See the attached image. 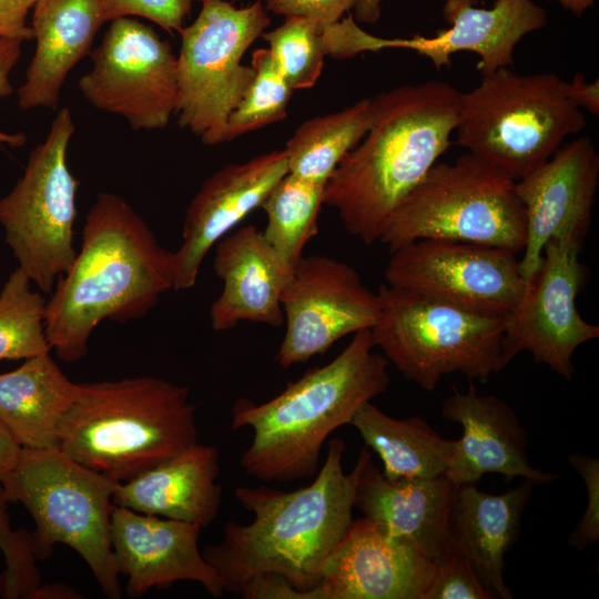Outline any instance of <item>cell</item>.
Segmentation results:
<instances>
[{"instance_id": "cell-42", "label": "cell", "mask_w": 599, "mask_h": 599, "mask_svg": "<svg viewBox=\"0 0 599 599\" xmlns=\"http://www.w3.org/2000/svg\"><path fill=\"white\" fill-rule=\"evenodd\" d=\"M572 100L579 108L587 109L591 114L599 113V84L598 80L589 82L582 73H576L569 82Z\"/></svg>"}, {"instance_id": "cell-41", "label": "cell", "mask_w": 599, "mask_h": 599, "mask_svg": "<svg viewBox=\"0 0 599 599\" xmlns=\"http://www.w3.org/2000/svg\"><path fill=\"white\" fill-rule=\"evenodd\" d=\"M38 0H0V39H33L28 14Z\"/></svg>"}, {"instance_id": "cell-34", "label": "cell", "mask_w": 599, "mask_h": 599, "mask_svg": "<svg viewBox=\"0 0 599 599\" xmlns=\"http://www.w3.org/2000/svg\"><path fill=\"white\" fill-rule=\"evenodd\" d=\"M10 500L0 484V550L4 569L0 575V596L4 599H34L41 587L39 560L32 534L12 529L8 512Z\"/></svg>"}, {"instance_id": "cell-37", "label": "cell", "mask_w": 599, "mask_h": 599, "mask_svg": "<svg viewBox=\"0 0 599 599\" xmlns=\"http://www.w3.org/2000/svg\"><path fill=\"white\" fill-rule=\"evenodd\" d=\"M569 463L580 475L587 491L585 512L569 544L577 550H583L599 539V459L573 453L569 456Z\"/></svg>"}, {"instance_id": "cell-8", "label": "cell", "mask_w": 599, "mask_h": 599, "mask_svg": "<svg viewBox=\"0 0 599 599\" xmlns=\"http://www.w3.org/2000/svg\"><path fill=\"white\" fill-rule=\"evenodd\" d=\"M423 238L521 252L526 220L515 181L470 153L435 163L395 210L379 242L393 252Z\"/></svg>"}, {"instance_id": "cell-38", "label": "cell", "mask_w": 599, "mask_h": 599, "mask_svg": "<svg viewBox=\"0 0 599 599\" xmlns=\"http://www.w3.org/2000/svg\"><path fill=\"white\" fill-rule=\"evenodd\" d=\"M358 0H265L266 9L285 18L297 17L325 28L341 20Z\"/></svg>"}, {"instance_id": "cell-36", "label": "cell", "mask_w": 599, "mask_h": 599, "mask_svg": "<svg viewBox=\"0 0 599 599\" xmlns=\"http://www.w3.org/2000/svg\"><path fill=\"white\" fill-rule=\"evenodd\" d=\"M201 0H101L105 22L118 18L146 19L167 32L177 31L191 12L192 4Z\"/></svg>"}, {"instance_id": "cell-15", "label": "cell", "mask_w": 599, "mask_h": 599, "mask_svg": "<svg viewBox=\"0 0 599 599\" xmlns=\"http://www.w3.org/2000/svg\"><path fill=\"white\" fill-rule=\"evenodd\" d=\"M285 334L276 354L283 368L304 364L341 338L370 329L379 300L358 272L326 255L303 256L281 296Z\"/></svg>"}, {"instance_id": "cell-30", "label": "cell", "mask_w": 599, "mask_h": 599, "mask_svg": "<svg viewBox=\"0 0 599 599\" xmlns=\"http://www.w3.org/2000/svg\"><path fill=\"white\" fill-rule=\"evenodd\" d=\"M372 99L301 124L286 143L293 175L325 184L341 161L362 141L373 122Z\"/></svg>"}, {"instance_id": "cell-7", "label": "cell", "mask_w": 599, "mask_h": 599, "mask_svg": "<svg viewBox=\"0 0 599 599\" xmlns=\"http://www.w3.org/2000/svg\"><path fill=\"white\" fill-rule=\"evenodd\" d=\"M10 501L31 515L39 559L54 545L77 551L103 593L121 598L111 547L112 497L119 483L73 460L58 448H22L18 463L1 483Z\"/></svg>"}, {"instance_id": "cell-33", "label": "cell", "mask_w": 599, "mask_h": 599, "mask_svg": "<svg viewBox=\"0 0 599 599\" xmlns=\"http://www.w3.org/2000/svg\"><path fill=\"white\" fill-rule=\"evenodd\" d=\"M251 65L255 71L254 79L227 119L224 142L283 121L286 116L294 90L268 48L253 51Z\"/></svg>"}, {"instance_id": "cell-46", "label": "cell", "mask_w": 599, "mask_h": 599, "mask_svg": "<svg viewBox=\"0 0 599 599\" xmlns=\"http://www.w3.org/2000/svg\"><path fill=\"white\" fill-rule=\"evenodd\" d=\"M575 16H581L596 0H556Z\"/></svg>"}, {"instance_id": "cell-43", "label": "cell", "mask_w": 599, "mask_h": 599, "mask_svg": "<svg viewBox=\"0 0 599 599\" xmlns=\"http://www.w3.org/2000/svg\"><path fill=\"white\" fill-rule=\"evenodd\" d=\"M21 450V445L0 420V484L17 465Z\"/></svg>"}, {"instance_id": "cell-3", "label": "cell", "mask_w": 599, "mask_h": 599, "mask_svg": "<svg viewBox=\"0 0 599 599\" xmlns=\"http://www.w3.org/2000/svg\"><path fill=\"white\" fill-rule=\"evenodd\" d=\"M460 92L448 82L404 84L372 99L373 122L325 185L324 204L365 244L450 146Z\"/></svg>"}, {"instance_id": "cell-40", "label": "cell", "mask_w": 599, "mask_h": 599, "mask_svg": "<svg viewBox=\"0 0 599 599\" xmlns=\"http://www.w3.org/2000/svg\"><path fill=\"white\" fill-rule=\"evenodd\" d=\"M22 43L23 41L19 39H0V98L10 95L12 92L10 74L21 55ZM26 142L27 135L24 133H10L0 129V144L19 148Z\"/></svg>"}, {"instance_id": "cell-22", "label": "cell", "mask_w": 599, "mask_h": 599, "mask_svg": "<svg viewBox=\"0 0 599 599\" xmlns=\"http://www.w3.org/2000/svg\"><path fill=\"white\" fill-rule=\"evenodd\" d=\"M458 489L446 475L387 478L370 454L357 479L354 508L435 561L450 546L449 520Z\"/></svg>"}, {"instance_id": "cell-27", "label": "cell", "mask_w": 599, "mask_h": 599, "mask_svg": "<svg viewBox=\"0 0 599 599\" xmlns=\"http://www.w3.org/2000/svg\"><path fill=\"white\" fill-rule=\"evenodd\" d=\"M77 390L78 383L63 374L50 353L27 358L0 374V420L22 448H57L60 423Z\"/></svg>"}, {"instance_id": "cell-17", "label": "cell", "mask_w": 599, "mask_h": 599, "mask_svg": "<svg viewBox=\"0 0 599 599\" xmlns=\"http://www.w3.org/2000/svg\"><path fill=\"white\" fill-rule=\"evenodd\" d=\"M434 561L384 526L359 518L326 560L315 599H423Z\"/></svg>"}, {"instance_id": "cell-12", "label": "cell", "mask_w": 599, "mask_h": 599, "mask_svg": "<svg viewBox=\"0 0 599 599\" xmlns=\"http://www.w3.org/2000/svg\"><path fill=\"white\" fill-rule=\"evenodd\" d=\"M92 68L79 82L95 109L123 118L133 130H161L177 106L176 55L169 41L132 17L110 21L92 49Z\"/></svg>"}, {"instance_id": "cell-4", "label": "cell", "mask_w": 599, "mask_h": 599, "mask_svg": "<svg viewBox=\"0 0 599 599\" xmlns=\"http://www.w3.org/2000/svg\"><path fill=\"white\" fill-rule=\"evenodd\" d=\"M375 348L370 329L357 332L334 359L273 398L262 404L237 399L231 427L252 430L240 461L243 471L264 483L312 478L329 435L389 387L388 361Z\"/></svg>"}, {"instance_id": "cell-5", "label": "cell", "mask_w": 599, "mask_h": 599, "mask_svg": "<svg viewBox=\"0 0 599 599\" xmlns=\"http://www.w3.org/2000/svg\"><path fill=\"white\" fill-rule=\"evenodd\" d=\"M197 441L187 387L140 376L78 383L57 448L122 484Z\"/></svg>"}, {"instance_id": "cell-45", "label": "cell", "mask_w": 599, "mask_h": 599, "mask_svg": "<svg viewBox=\"0 0 599 599\" xmlns=\"http://www.w3.org/2000/svg\"><path fill=\"white\" fill-rule=\"evenodd\" d=\"M77 592L61 585H45L41 586L35 593L34 598H77Z\"/></svg>"}, {"instance_id": "cell-10", "label": "cell", "mask_w": 599, "mask_h": 599, "mask_svg": "<svg viewBox=\"0 0 599 599\" xmlns=\"http://www.w3.org/2000/svg\"><path fill=\"white\" fill-rule=\"evenodd\" d=\"M75 131L69 108L58 110L45 139L31 152L22 176L0 199V224L13 256L41 293L73 264L79 180L67 153Z\"/></svg>"}, {"instance_id": "cell-11", "label": "cell", "mask_w": 599, "mask_h": 599, "mask_svg": "<svg viewBox=\"0 0 599 599\" xmlns=\"http://www.w3.org/2000/svg\"><path fill=\"white\" fill-rule=\"evenodd\" d=\"M195 20L180 31L176 55L177 123L206 145L224 142L230 114L255 71L241 61L270 26L260 0L235 8L226 0H201Z\"/></svg>"}, {"instance_id": "cell-1", "label": "cell", "mask_w": 599, "mask_h": 599, "mask_svg": "<svg viewBox=\"0 0 599 599\" xmlns=\"http://www.w3.org/2000/svg\"><path fill=\"white\" fill-rule=\"evenodd\" d=\"M344 453L341 438L329 439L314 480L293 491L235 488L234 497L253 515L252 521L225 522L221 541L202 550L224 592L238 596L251 578L276 573L315 599L323 567L353 521L357 479L372 454L363 447L353 469L345 473Z\"/></svg>"}, {"instance_id": "cell-24", "label": "cell", "mask_w": 599, "mask_h": 599, "mask_svg": "<svg viewBox=\"0 0 599 599\" xmlns=\"http://www.w3.org/2000/svg\"><path fill=\"white\" fill-rule=\"evenodd\" d=\"M220 453L194 443L133 479L119 484L112 502L141 514L200 526L211 525L222 506Z\"/></svg>"}, {"instance_id": "cell-14", "label": "cell", "mask_w": 599, "mask_h": 599, "mask_svg": "<svg viewBox=\"0 0 599 599\" xmlns=\"http://www.w3.org/2000/svg\"><path fill=\"white\" fill-rule=\"evenodd\" d=\"M390 253L387 285L475 314L506 316L527 284L516 253L506 248L423 238Z\"/></svg>"}, {"instance_id": "cell-9", "label": "cell", "mask_w": 599, "mask_h": 599, "mask_svg": "<svg viewBox=\"0 0 599 599\" xmlns=\"http://www.w3.org/2000/svg\"><path fill=\"white\" fill-rule=\"evenodd\" d=\"M379 315L370 328L375 347L422 389H436L459 373L487 380L502 370V317L460 309L416 293L382 285Z\"/></svg>"}, {"instance_id": "cell-39", "label": "cell", "mask_w": 599, "mask_h": 599, "mask_svg": "<svg viewBox=\"0 0 599 599\" xmlns=\"http://www.w3.org/2000/svg\"><path fill=\"white\" fill-rule=\"evenodd\" d=\"M238 597L244 599H308V596L276 573H261L244 583Z\"/></svg>"}, {"instance_id": "cell-25", "label": "cell", "mask_w": 599, "mask_h": 599, "mask_svg": "<svg viewBox=\"0 0 599 599\" xmlns=\"http://www.w3.org/2000/svg\"><path fill=\"white\" fill-rule=\"evenodd\" d=\"M103 23L101 0H38L30 24L35 49L17 91L22 110L58 108L65 79L91 53Z\"/></svg>"}, {"instance_id": "cell-2", "label": "cell", "mask_w": 599, "mask_h": 599, "mask_svg": "<svg viewBox=\"0 0 599 599\" xmlns=\"http://www.w3.org/2000/svg\"><path fill=\"white\" fill-rule=\"evenodd\" d=\"M169 290L172 252L123 197L101 192L87 215L73 264L47 301L48 344L62 362H78L102 321L141 318Z\"/></svg>"}, {"instance_id": "cell-13", "label": "cell", "mask_w": 599, "mask_h": 599, "mask_svg": "<svg viewBox=\"0 0 599 599\" xmlns=\"http://www.w3.org/2000/svg\"><path fill=\"white\" fill-rule=\"evenodd\" d=\"M585 236L569 231L548 241L542 262L526 288L502 317V358L507 366L520 352L571 380L572 357L581 345L599 337V326L578 311L577 295L585 277L579 253Z\"/></svg>"}, {"instance_id": "cell-31", "label": "cell", "mask_w": 599, "mask_h": 599, "mask_svg": "<svg viewBox=\"0 0 599 599\" xmlns=\"http://www.w3.org/2000/svg\"><path fill=\"white\" fill-rule=\"evenodd\" d=\"M325 184L285 174L271 190L261 207L267 216L262 231L278 257L294 270L306 244L318 234V216Z\"/></svg>"}, {"instance_id": "cell-20", "label": "cell", "mask_w": 599, "mask_h": 599, "mask_svg": "<svg viewBox=\"0 0 599 599\" xmlns=\"http://www.w3.org/2000/svg\"><path fill=\"white\" fill-rule=\"evenodd\" d=\"M440 413L463 428L445 474L456 484H475L486 474H500L508 481L521 477L535 484L557 478L530 465L528 433L512 407L497 396L478 393L471 380L465 392L453 386Z\"/></svg>"}, {"instance_id": "cell-23", "label": "cell", "mask_w": 599, "mask_h": 599, "mask_svg": "<svg viewBox=\"0 0 599 599\" xmlns=\"http://www.w3.org/2000/svg\"><path fill=\"white\" fill-rule=\"evenodd\" d=\"M214 246L213 267L223 290L210 308L212 328L229 331L242 322L282 326L281 296L294 270L273 251L262 231L248 224Z\"/></svg>"}, {"instance_id": "cell-19", "label": "cell", "mask_w": 599, "mask_h": 599, "mask_svg": "<svg viewBox=\"0 0 599 599\" xmlns=\"http://www.w3.org/2000/svg\"><path fill=\"white\" fill-rule=\"evenodd\" d=\"M196 525L141 514L113 504L111 547L114 567L126 578V595L138 598L176 581L200 583L212 597L225 592L199 548Z\"/></svg>"}, {"instance_id": "cell-18", "label": "cell", "mask_w": 599, "mask_h": 599, "mask_svg": "<svg viewBox=\"0 0 599 599\" xmlns=\"http://www.w3.org/2000/svg\"><path fill=\"white\" fill-rule=\"evenodd\" d=\"M286 151L223 166L201 185L185 214L182 243L172 252L173 290L192 288L207 252L256 207L287 174Z\"/></svg>"}, {"instance_id": "cell-16", "label": "cell", "mask_w": 599, "mask_h": 599, "mask_svg": "<svg viewBox=\"0 0 599 599\" xmlns=\"http://www.w3.org/2000/svg\"><path fill=\"white\" fill-rule=\"evenodd\" d=\"M599 183V155L590 138L562 144L545 163L515 182L525 210L526 241L519 266L528 281L550 238L573 231L586 236Z\"/></svg>"}, {"instance_id": "cell-44", "label": "cell", "mask_w": 599, "mask_h": 599, "mask_svg": "<svg viewBox=\"0 0 599 599\" xmlns=\"http://www.w3.org/2000/svg\"><path fill=\"white\" fill-rule=\"evenodd\" d=\"M380 2L382 0H358L355 4L356 18L359 21L374 23L379 17Z\"/></svg>"}, {"instance_id": "cell-28", "label": "cell", "mask_w": 599, "mask_h": 599, "mask_svg": "<svg viewBox=\"0 0 599 599\" xmlns=\"http://www.w3.org/2000/svg\"><path fill=\"white\" fill-rule=\"evenodd\" d=\"M349 426L379 456L383 474L390 479L445 475L455 453V440L444 438L426 419L394 418L372 402L356 410Z\"/></svg>"}, {"instance_id": "cell-35", "label": "cell", "mask_w": 599, "mask_h": 599, "mask_svg": "<svg viewBox=\"0 0 599 599\" xmlns=\"http://www.w3.org/2000/svg\"><path fill=\"white\" fill-rule=\"evenodd\" d=\"M423 599H494L467 557L454 547L434 561V571Z\"/></svg>"}, {"instance_id": "cell-6", "label": "cell", "mask_w": 599, "mask_h": 599, "mask_svg": "<svg viewBox=\"0 0 599 599\" xmlns=\"http://www.w3.org/2000/svg\"><path fill=\"white\" fill-rule=\"evenodd\" d=\"M569 82L555 73L500 68L460 92L457 143L515 182L545 163L586 126Z\"/></svg>"}, {"instance_id": "cell-21", "label": "cell", "mask_w": 599, "mask_h": 599, "mask_svg": "<svg viewBox=\"0 0 599 599\" xmlns=\"http://www.w3.org/2000/svg\"><path fill=\"white\" fill-rule=\"evenodd\" d=\"M476 0H446L443 17L450 28L434 37L390 39L392 49H409L426 57L436 69L450 65V55L471 51L480 60L481 75L510 67L517 43L547 23L546 11L532 0H496L493 8Z\"/></svg>"}, {"instance_id": "cell-26", "label": "cell", "mask_w": 599, "mask_h": 599, "mask_svg": "<svg viewBox=\"0 0 599 599\" xmlns=\"http://www.w3.org/2000/svg\"><path fill=\"white\" fill-rule=\"evenodd\" d=\"M534 485L522 479L499 495L484 493L474 484L459 485L449 520L450 542L467 557L494 599L514 598L504 579L505 558L516 542Z\"/></svg>"}, {"instance_id": "cell-29", "label": "cell", "mask_w": 599, "mask_h": 599, "mask_svg": "<svg viewBox=\"0 0 599 599\" xmlns=\"http://www.w3.org/2000/svg\"><path fill=\"white\" fill-rule=\"evenodd\" d=\"M261 37L268 43V50L293 90L308 89L316 83L326 55L347 59L384 49V38L365 32L352 17L325 28L309 19L285 18L283 24Z\"/></svg>"}, {"instance_id": "cell-32", "label": "cell", "mask_w": 599, "mask_h": 599, "mask_svg": "<svg viewBox=\"0 0 599 599\" xmlns=\"http://www.w3.org/2000/svg\"><path fill=\"white\" fill-rule=\"evenodd\" d=\"M31 284L18 266L0 292V359H27L51 351L44 325L47 301Z\"/></svg>"}]
</instances>
